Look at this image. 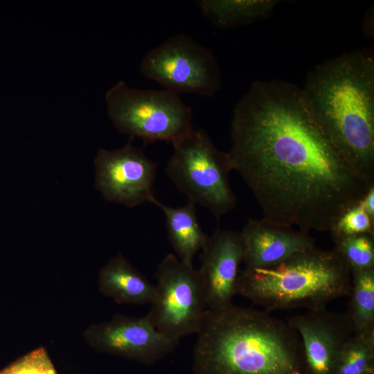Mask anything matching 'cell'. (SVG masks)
Wrapping results in <instances>:
<instances>
[{"instance_id": "7402d4cb", "label": "cell", "mask_w": 374, "mask_h": 374, "mask_svg": "<svg viewBox=\"0 0 374 374\" xmlns=\"http://www.w3.org/2000/svg\"><path fill=\"white\" fill-rule=\"evenodd\" d=\"M357 205L374 220V186L368 189Z\"/></svg>"}, {"instance_id": "7a4b0ae2", "label": "cell", "mask_w": 374, "mask_h": 374, "mask_svg": "<svg viewBox=\"0 0 374 374\" xmlns=\"http://www.w3.org/2000/svg\"><path fill=\"white\" fill-rule=\"evenodd\" d=\"M312 121L347 162L374 185V51L344 53L318 64L301 87Z\"/></svg>"}, {"instance_id": "d6986e66", "label": "cell", "mask_w": 374, "mask_h": 374, "mask_svg": "<svg viewBox=\"0 0 374 374\" xmlns=\"http://www.w3.org/2000/svg\"><path fill=\"white\" fill-rule=\"evenodd\" d=\"M331 235L334 249L347 262L350 271L374 269V234Z\"/></svg>"}, {"instance_id": "ba28073f", "label": "cell", "mask_w": 374, "mask_h": 374, "mask_svg": "<svg viewBox=\"0 0 374 374\" xmlns=\"http://www.w3.org/2000/svg\"><path fill=\"white\" fill-rule=\"evenodd\" d=\"M140 70L147 78L179 95L211 97L220 87V71L211 51L191 37H169L143 57Z\"/></svg>"}, {"instance_id": "9a60e30c", "label": "cell", "mask_w": 374, "mask_h": 374, "mask_svg": "<svg viewBox=\"0 0 374 374\" xmlns=\"http://www.w3.org/2000/svg\"><path fill=\"white\" fill-rule=\"evenodd\" d=\"M151 204L163 211L168 238L179 259L193 266L195 255L202 251L209 238L198 222L195 204L188 200L184 206L172 207L163 204L156 197Z\"/></svg>"}, {"instance_id": "9c48e42d", "label": "cell", "mask_w": 374, "mask_h": 374, "mask_svg": "<svg viewBox=\"0 0 374 374\" xmlns=\"http://www.w3.org/2000/svg\"><path fill=\"white\" fill-rule=\"evenodd\" d=\"M94 165L96 187L106 201L134 207L155 198L157 165L130 141L113 150L99 148Z\"/></svg>"}, {"instance_id": "8fae6325", "label": "cell", "mask_w": 374, "mask_h": 374, "mask_svg": "<svg viewBox=\"0 0 374 374\" xmlns=\"http://www.w3.org/2000/svg\"><path fill=\"white\" fill-rule=\"evenodd\" d=\"M287 323L298 332L310 374H335L341 353L354 335L346 313L326 308L294 315Z\"/></svg>"}, {"instance_id": "277c9868", "label": "cell", "mask_w": 374, "mask_h": 374, "mask_svg": "<svg viewBox=\"0 0 374 374\" xmlns=\"http://www.w3.org/2000/svg\"><path fill=\"white\" fill-rule=\"evenodd\" d=\"M350 288V269L342 256L334 248L314 247L270 267H245L238 275L236 295L269 312L298 308L315 310L348 296Z\"/></svg>"}, {"instance_id": "5bb4252c", "label": "cell", "mask_w": 374, "mask_h": 374, "mask_svg": "<svg viewBox=\"0 0 374 374\" xmlns=\"http://www.w3.org/2000/svg\"><path fill=\"white\" fill-rule=\"evenodd\" d=\"M100 293L120 304L145 305L154 301L155 285L118 253L100 269Z\"/></svg>"}, {"instance_id": "30bf717a", "label": "cell", "mask_w": 374, "mask_h": 374, "mask_svg": "<svg viewBox=\"0 0 374 374\" xmlns=\"http://www.w3.org/2000/svg\"><path fill=\"white\" fill-rule=\"evenodd\" d=\"M96 350L152 365L172 353L179 341L159 332L145 317L115 314L107 321L90 326L84 332Z\"/></svg>"}, {"instance_id": "5b68a950", "label": "cell", "mask_w": 374, "mask_h": 374, "mask_svg": "<svg viewBox=\"0 0 374 374\" xmlns=\"http://www.w3.org/2000/svg\"><path fill=\"white\" fill-rule=\"evenodd\" d=\"M172 144L166 172L175 187L217 219L233 210L236 197L229 180L233 168L228 152L219 150L204 130L193 127Z\"/></svg>"}, {"instance_id": "3957f363", "label": "cell", "mask_w": 374, "mask_h": 374, "mask_svg": "<svg viewBox=\"0 0 374 374\" xmlns=\"http://www.w3.org/2000/svg\"><path fill=\"white\" fill-rule=\"evenodd\" d=\"M196 335L195 374H310L298 332L266 310H206Z\"/></svg>"}, {"instance_id": "ac0fdd59", "label": "cell", "mask_w": 374, "mask_h": 374, "mask_svg": "<svg viewBox=\"0 0 374 374\" xmlns=\"http://www.w3.org/2000/svg\"><path fill=\"white\" fill-rule=\"evenodd\" d=\"M335 374H374V333L353 335L341 353Z\"/></svg>"}, {"instance_id": "2e32d148", "label": "cell", "mask_w": 374, "mask_h": 374, "mask_svg": "<svg viewBox=\"0 0 374 374\" xmlns=\"http://www.w3.org/2000/svg\"><path fill=\"white\" fill-rule=\"evenodd\" d=\"M275 0H202L197 4L202 14L213 24L231 27L249 24L270 14Z\"/></svg>"}, {"instance_id": "52a82bcc", "label": "cell", "mask_w": 374, "mask_h": 374, "mask_svg": "<svg viewBox=\"0 0 374 374\" xmlns=\"http://www.w3.org/2000/svg\"><path fill=\"white\" fill-rule=\"evenodd\" d=\"M154 277L156 294L146 317L159 332L173 340L196 334L207 307L199 269L169 253L158 265Z\"/></svg>"}, {"instance_id": "4fadbf2b", "label": "cell", "mask_w": 374, "mask_h": 374, "mask_svg": "<svg viewBox=\"0 0 374 374\" xmlns=\"http://www.w3.org/2000/svg\"><path fill=\"white\" fill-rule=\"evenodd\" d=\"M246 267H267L316 247L314 239L292 226L264 218L249 219L240 232Z\"/></svg>"}, {"instance_id": "e0dca14e", "label": "cell", "mask_w": 374, "mask_h": 374, "mask_svg": "<svg viewBox=\"0 0 374 374\" xmlns=\"http://www.w3.org/2000/svg\"><path fill=\"white\" fill-rule=\"evenodd\" d=\"M348 316L354 335L374 333V269L351 271Z\"/></svg>"}, {"instance_id": "8992f818", "label": "cell", "mask_w": 374, "mask_h": 374, "mask_svg": "<svg viewBox=\"0 0 374 374\" xmlns=\"http://www.w3.org/2000/svg\"><path fill=\"white\" fill-rule=\"evenodd\" d=\"M105 100L112 124L131 139L172 143L193 127L190 107L165 89H134L119 81L107 91Z\"/></svg>"}, {"instance_id": "44dd1931", "label": "cell", "mask_w": 374, "mask_h": 374, "mask_svg": "<svg viewBox=\"0 0 374 374\" xmlns=\"http://www.w3.org/2000/svg\"><path fill=\"white\" fill-rule=\"evenodd\" d=\"M0 374H57L46 351L39 348L26 355Z\"/></svg>"}, {"instance_id": "7c38bea8", "label": "cell", "mask_w": 374, "mask_h": 374, "mask_svg": "<svg viewBox=\"0 0 374 374\" xmlns=\"http://www.w3.org/2000/svg\"><path fill=\"white\" fill-rule=\"evenodd\" d=\"M199 269L204 280L208 310L232 303L236 295L243 246L240 232L217 229L202 249Z\"/></svg>"}, {"instance_id": "ffe728a7", "label": "cell", "mask_w": 374, "mask_h": 374, "mask_svg": "<svg viewBox=\"0 0 374 374\" xmlns=\"http://www.w3.org/2000/svg\"><path fill=\"white\" fill-rule=\"evenodd\" d=\"M330 232L343 235L374 234V220L355 204L339 217Z\"/></svg>"}, {"instance_id": "6da1fadb", "label": "cell", "mask_w": 374, "mask_h": 374, "mask_svg": "<svg viewBox=\"0 0 374 374\" xmlns=\"http://www.w3.org/2000/svg\"><path fill=\"white\" fill-rule=\"evenodd\" d=\"M228 154L263 218L308 233L330 231L374 185L365 181L321 132L301 87L253 82L236 103Z\"/></svg>"}]
</instances>
